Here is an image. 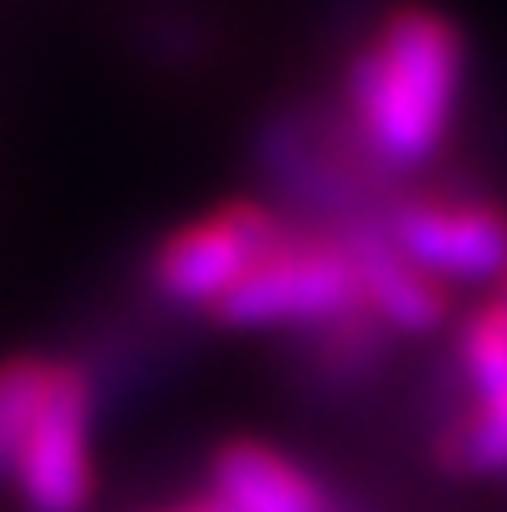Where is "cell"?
<instances>
[{"label": "cell", "mask_w": 507, "mask_h": 512, "mask_svg": "<svg viewBox=\"0 0 507 512\" xmlns=\"http://www.w3.org/2000/svg\"><path fill=\"white\" fill-rule=\"evenodd\" d=\"M468 75V35L448 10L423 0L388 5L343 55L334 115L388 179H418L458 135Z\"/></svg>", "instance_id": "cell-1"}, {"label": "cell", "mask_w": 507, "mask_h": 512, "mask_svg": "<svg viewBox=\"0 0 507 512\" xmlns=\"http://www.w3.org/2000/svg\"><path fill=\"white\" fill-rule=\"evenodd\" d=\"M348 314H368L358 294V264L348 234L289 214L284 234L254 259V269L209 314L234 334H319Z\"/></svg>", "instance_id": "cell-2"}, {"label": "cell", "mask_w": 507, "mask_h": 512, "mask_svg": "<svg viewBox=\"0 0 507 512\" xmlns=\"http://www.w3.org/2000/svg\"><path fill=\"white\" fill-rule=\"evenodd\" d=\"M368 224H378L423 274L448 289L498 284L507 274V204L493 189L428 174L398 179Z\"/></svg>", "instance_id": "cell-3"}, {"label": "cell", "mask_w": 507, "mask_h": 512, "mask_svg": "<svg viewBox=\"0 0 507 512\" xmlns=\"http://www.w3.org/2000/svg\"><path fill=\"white\" fill-rule=\"evenodd\" d=\"M289 209L279 199L259 194H229L219 204H204L199 214H184L145 259L150 294L179 314H214L219 299L254 269V259L284 234Z\"/></svg>", "instance_id": "cell-4"}, {"label": "cell", "mask_w": 507, "mask_h": 512, "mask_svg": "<svg viewBox=\"0 0 507 512\" xmlns=\"http://www.w3.org/2000/svg\"><path fill=\"white\" fill-rule=\"evenodd\" d=\"M453 383L458 403L433 438L438 463L507 483V314L493 299L453 319Z\"/></svg>", "instance_id": "cell-5"}, {"label": "cell", "mask_w": 507, "mask_h": 512, "mask_svg": "<svg viewBox=\"0 0 507 512\" xmlns=\"http://www.w3.org/2000/svg\"><path fill=\"white\" fill-rule=\"evenodd\" d=\"M95 378L85 363L65 358L55 393L45 398L30 438L20 443V458L10 468V493L25 512H90L100 488L95 463Z\"/></svg>", "instance_id": "cell-6"}, {"label": "cell", "mask_w": 507, "mask_h": 512, "mask_svg": "<svg viewBox=\"0 0 507 512\" xmlns=\"http://www.w3.org/2000/svg\"><path fill=\"white\" fill-rule=\"evenodd\" d=\"M204 493L224 512H338L334 488L269 438H224L209 453Z\"/></svg>", "instance_id": "cell-7"}, {"label": "cell", "mask_w": 507, "mask_h": 512, "mask_svg": "<svg viewBox=\"0 0 507 512\" xmlns=\"http://www.w3.org/2000/svg\"><path fill=\"white\" fill-rule=\"evenodd\" d=\"M60 368H65L60 353H35V348L0 358V488L10 483V468L20 458V443L30 438L45 398L55 393Z\"/></svg>", "instance_id": "cell-8"}, {"label": "cell", "mask_w": 507, "mask_h": 512, "mask_svg": "<svg viewBox=\"0 0 507 512\" xmlns=\"http://www.w3.org/2000/svg\"><path fill=\"white\" fill-rule=\"evenodd\" d=\"M150 512H224V508L199 488V493H189V498H179V503H165V508H150Z\"/></svg>", "instance_id": "cell-9"}, {"label": "cell", "mask_w": 507, "mask_h": 512, "mask_svg": "<svg viewBox=\"0 0 507 512\" xmlns=\"http://www.w3.org/2000/svg\"><path fill=\"white\" fill-rule=\"evenodd\" d=\"M488 299H493V304H498V309L507 314V274L498 279V284H493V294H488Z\"/></svg>", "instance_id": "cell-10"}]
</instances>
